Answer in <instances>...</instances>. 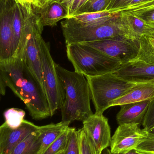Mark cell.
Returning <instances> with one entry per match:
<instances>
[{"mask_svg": "<svg viewBox=\"0 0 154 154\" xmlns=\"http://www.w3.org/2000/svg\"><path fill=\"white\" fill-rule=\"evenodd\" d=\"M120 29L127 38L137 40L144 35L146 23L137 16L127 11L118 13Z\"/></svg>", "mask_w": 154, "mask_h": 154, "instance_id": "obj_14", "label": "cell"}, {"mask_svg": "<svg viewBox=\"0 0 154 154\" xmlns=\"http://www.w3.org/2000/svg\"><path fill=\"white\" fill-rule=\"evenodd\" d=\"M154 99V82L138 85L111 102L110 107Z\"/></svg>", "mask_w": 154, "mask_h": 154, "instance_id": "obj_16", "label": "cell"}, {"mask_svg": "<svg viewBox=\"0 0 154 154\" xmlns=\"http://www.w3.org/2000/svg\"><path fill=\"white\" fill-rule=\"evenodd\" d=\"M61 26L66 45L102 40L119 36L125 37L120 29L118 13L112 19L102 23L87 24L70 18L61 22Z\"/></svg>", "mask_w": 154, "mask_h": 154, "instance_id": "obj_5", "label": "cell"}, {"mask_svg": "<svg viewBox=\"0 0 154 154\" xmlns=\"http://www.w3.org/2000/svg\"><path fill=\"white\" fill-rule=\"evenodd\" d=\"M82 44L101 51L122 65L134 59L138 50V39H129L121 36Z\"/></svg>", "mask_w": 154, "mask_h": 154, "instance_id": "obj_7", "label": "cell"}, {"mask_svg": "<svg viewBox=\"0 0 154 154\" xmlns=\"http://www.w3.org/2000/svg\"><path fill=\"white\" fill-rule=\"evenodd\" d=\"M49 1H58V0H49Z\"/></svg>", "mask_w": 154, "mask_h": 154, "instance_id": "obj_40", "label": "cell"}, {"mask_svg": "<svg viewBox=\"0 0 154 154\" xmlns=\"http://www.w3.org/2000/svg\"><path fill=\"white\" fill-rule=\"evenodd\" d=\"M145 1H146V0H132L128 4V5L125 8V9L123 11H125L126 10L128 9V8L135 6V5L144 2Z\"/></svg>", "mask_w": 154, "mask_h": 154, "instance_id": "obj_35", "label": "cell"}, {"mask_svg": "<svg viewBox=\"0 0 154 154\" xmlns=\"http://www.w3.org/2000/svg\"><path fill=\"white\" fill-rule=\"evenodd\" d=\"M131 13L143 20L146 24L154 22V7L142 11Z\"/></svg>", "mask_w": 154, "mask_h": 154, "instance_id": "obj_30", "label": "cell"}, {"mask_svg": "<svg viewBox=\"0 0 154 154\" xmlns=\"http://www.w3.org/2000/svg\"><path fill=\"white\" fill-rule=\"evenodd\" d=\"M85 77L96 109L95 113L100 114H103L105 110L110 107L112 101L136 86L154 82V79L125 80L117 77L113 73L97 76Z\"/></svg>", "mask_w": 154, "mask_h": 154, "instance_id": "obj_3", "label": "cell"}, {"mask_svg": "<svg viewBox=\"0 0 154 154\" xmlns=\"http://www.w3.org/2000/svg\"><path fill=\"white\" fill-rule=\"evenodd\" d=\"M59 76L65 92L62 107L61 122L70 124L73 121L83 122L93 115L91 108L89 87L86 77L57 65Z\"/></svg>", "mask_w": 154, "mask_h": 154, "instance_id": "obj_2", "label": "cell"}, {"mask_svg": "<svg viewBox=\"0 0 154 154\" xmlns=\"http://www.w3.org/2000/svg\"><path fill=\"white\" fill-rule=\"evenodd\" d=\"M88 1L89 0H58L57 1L66 8L68 13V18H70L74 16L79 9Z\"/></svg>", "mask_w": 154, "mask_h": 154, "instance_id": "obj_26", "label": "cell"}, {"mask_svg": "<svg viewBox=\"0 0 154 154\" xmlns=\"http://www.w3.org/2000/svg\"><path fill=\"white\" fill-rule=\"evenodd\" d=\"M135 150L143 153L154 154V138L148 137Z\"/></svg>", "mask_w": 154, "mask_h": 154, "instance_id": "obj_29", "label": "cell"}, {"mask_svg": "<svg viewBox=\"0 0 154 154\" xmlns=\"http://www.w3.org/2000/svg\"><path fill=\"white\" fill-rule=\"evenodd\" d=\"M38 131L29 136L9 154H42L41 143Z\"/></svg>", "mask_w": 154, "mask_h": 154, "instance_id": "obj_19", "label": "cell"}, {"mask_svg": "<svg viewBox=\"0 0 154 154\" xmlns=\"http://www.w3.org/2000/svg\"><path fill=\"white\" fill-rule=\"evenodd\" d=\"M6 87L0 74V94L2 96L5 95V92H6Z\"/></svg>", "mask_w": 154, "mask_h": 154, "instance_id": "obj_34", "label": "cell"}, {"mask_svg": "<svg viewBox=\"0 0 154 154\" xmlns=\"http://www.w3.org/2000/svg\"><path fill=\"white\" fill-rule=\"evenodd\" d=\"M57 154H65V151H63V152H60Z\"/></svg>", "mask_w": 154, "mask_h": 154, "instance_id": "obj_39", "label": "cell"}, {"mask_svg": "<svg viewBox=\"0 0 154 154\" xmlns=\"http://www.w3.org/2000/svg\"><path fill=\"white\" fill-rule=\"evenodd\" d=\"M119 154H146L145 153H143L139 152H137L136 150H131V151H129V152H128L125 153H122Z\"/></svg>", "mask_w": 154, "mask_h": 154, "instance_id": "obj_37", "label": "cell"}, {"mask_svg": "<svg viewBox=\"0 0 154 154\" xmlns=\"http://www.w3.org/2000/svg\"><path fill=\"white\" fill-rule=\"evenodd\" d=\"M116 14L111 13L107 11L98 12L87 13L77 14L71 18L87 24H97L106 22L112 19Z\"/></svg>", "mask_w": 154, "mask_h": 154, "instance_id": "obj_20", "label": "cell"}, {"mask_svg": "<svg viewBox=\"0 0 154 154\" xmlns=\"http://www.w3.org/2000/svg\"><path fill=\"white\" fill-rule=\"evenodd\" d=\"M39 127L24 119L19 128L12 129L4 122L0 126V154L10 153L29 136L38 131Z\"/></svg>", "mask_w": 154, "mask_h": 154, "instance_id": "obj_11", "label": "cell"}, {"mask_svg": "<svg viewBox=\"0 0 154 154\" xmlns=\"http://www.w3.org/2000/svg\"><path fill=\"white\" fill-rule=\"evenodd\" d=\"M142 125L146 130L154 128V99L150 102Z\"/></svg>", "mask_w": 154, "mask_h": 154, "instance_id": "obj_27", "label": "cell"}, {"mask_svg": "<svg viewBox=\"0 0 154 154\" xmlns=\"http://www.w3.org/2000/svg\"><path fill=\"white\" fill-rule=\"evenodd\" d=\"M71 128L69 127L62 134L45 150L42 154H57L60 152L65 151L67 145Z\"/></svg>", "mask_w": 154, "mask_h": 154, "instance_id": "obj_22", "label": "cell"}, {"mask_svg": "<svg viewBox=\"0 0 154 154\" xmlns=\"http://www.w3.org/2000/svg\"><path fill=\"white\" fill-rule=\"evenodd\" d=\"M48 1L49 0H34V4L32 6L36 8H42Z\"/></svg>", "mask_w": 154, "mask_h": 154, "instance_id": "obj_33", "label": "cell"}, {"mask_svg": "<svg viewBox=\"0 0 154 154\" xmlns=\"http://www.w3.org/2000/svg\"><path fill=\"white\" fill-rule=\"evenodd\" d=\"M33 8L43 27L56 26L59 21L68 17L66 8L57 1H49L42 8Z\"/></svg>", "mask_w": 154, "mask_h": 154, "instance_id": "obj_12", "label": "cell"}, {"mask_svg": "<svg viewBox=\"0 0 154 154\" xmlns=\"http://www.w3.org/2000/svg\"><path fill=\"white\" fill-rule=\"evenodd\" d=\"M137 124L119 125L111 137L110 152L113 154L125 153L135 150L148 137L144 128Z\"/></svg>", "mask_w": 154, "mask_h": 154, "instance_id": "obj_8", "label": "cell"}, {"mask_svg": "<svg viewBox=\"0 0 154 154\" xmlns=\"http://www.w3.org/2000/svg\"><path fill=\"white\" fill-rule=\"evenodd\" d=\"M132 0H110L106 11L111 13L122 11Z\"/></svg>", "mask_w": 154, "mask_h": 154, "instance_id": "obj_28", "label": "cell"}, {"mask_svg": "<svg viewBox=\"0 0 154 154\" xmlns=\"http://www.w3.org/2000/svg\"><path fill=\"white\" fill-rule=\"evenodd\" d=\"M82 128L93 143L96 154L110 146L111 137L108 119L103 114L95 113L82 122Z\"/></svg>", "mask_w": 154, "mask_h": 154, "instance_id": "obj_10", "label": "cell"}, {"mask_svg": "<svg viewBox=\"0 0 154 154\" xmlns=\"http://www.w3.org/2000/svg\"><path fill=\"white\" fill-rule=\"evenodd\" d=\"M16 2L23 7L31 6L34 4V0H15Z\"/></svg>", "mask_w": 154, "mask_h": 154, "instance_id": "obj_32", "label": "cell"}, {"mask_svg": "<svg viewBox=\"0 0 154 154\" xmlns=\"http://www.w3.org/2000/svg\"><path fill=\"white\" fill-rule=\"evenodd\" d=\"M70 124L60 122L39 127L38 133L41 143V153L57 139L69 127Z\"/></svg>", "mask_w": 154, "mask_h": 154, "instance_id": "obj_17", "label": "cell"}, {"mask_svg": "<svg viewBox=\"0 0 154 154\" xmlns=\"http://www.w3.org/2000/svg\"><path fill=\"white\" fill-rule=\"evenodd\" d=\"M148 133V137L154 138V128L149 130H146Z\"/></svg>", "mask_w": 154, "mask_h": 154, "instance_id": "obj_36", "label": "cell"}, {"mask_svg": "<svg viewBox=\"0 0 154 154\" xmlns=\"http://www.w3.org/2000/svg\"><path fill=\"white\" fill-rule=\"evenodd\" d=\"M65 154H80L78 131L71 128Z\"/></svg>", "mask_w": 154, "mask_h": 154, "instance_id": "obj_25", "label": "cell"}, {"mask_svg": "<svg viewBox=\"0 0 154 154\" xmlns=\"http://www.w3.org/2000/svg\"><path fill=\"white\" fill-rule=\"evenodd\" d=\"M109 1L110 0H89L79 9L75 15L106 11Z\"/></svg>", "mask_w": 154, "mask_h": 154, "instance_id": "obj_23", "label": "cell"}, {"mask_svg": "<svg viewBox=\"0 0 154 154\" xmlns=\"http://www.w3.org/2000/svg\"><path fill=\"white\" fill-rule=\"evenodd\" d=\"M78 131L80 154H96L93 143L83 128Z\"/></svg>", "mask_w": 154, "mask_h": 154, "instance_id": "obj_24", "label": "cell"}, {"mask_svg": "<svg viewBox=\"0 0 154 154\" xmlns=\"http://www.w3.org/2000/svg\"><path fill=\"white\" fill-rule=\"evenodd\" d=\"M150 102L146 100L121 105L116 116L118 124H142Z\"/></svg>", "mask_w": 154, "mask_h": 154, "instance_id": "obj_13", "label": "cell"}, {"mask_svg": "<svg viewBox=\"0 0 154 154\" xmlns=\"http://www.w3.org/2000/svg\"><path fill=\"white\" fill-rule=\"evenodd\" d=\"M40 55L42 70V80L51 117L60 109L65 99V92L52 58L50 46L42 37L40 41Z\"/></svg>", "mask_w": 154, "mask_h": 154, "instance_id": "obj_6", "label": "cell"}, {"mask_svg": "<svg viewBox=\"0 0 154 154\" xmlns=\"http://www.w3.org/2000/svg\"><path fill=\"white\" fill-rule=\"evenodd\" d=\"M138 50L136 57L128 63L154 66V38L143 35L138 39Z\"/></svg>", "mask_w": 154, "mask_h": 154, "instance_id": "obj_18", "label": "cell"}, {"mask_svg": "<svg viewBox=\"0 0 154 154\" xmlns=\"http://www.w3.org/2000/svg\"><path fill=\"white\" fill-rule=\"evenodd\" d=\"M144 35H148L154 38V22L146 24V29Z\"/></svg>", "mask_w": 154, "mask_h": 154, "instance_id": "obj_31", "label": "cell"}, {"mask_svg": "<svg viewBox=\"0 0 154 154\" xmlns=\"http://www.w3.org/2000/svg\"><path fill=\"white\" fill-rule=\"evenodd\" d=\"M0 74L6 87L23 101L33 119L51 117L46 95L22 58L0 63Z\"/></svg>", "mask_w": 154, "mask_h": 154, "instance_id": "obj_1", "label": "cell"}, {"mask_svg": "<svg viewBox=\"0 0 154 154\" xmlns=\"http://www.w3.org/2000/svg\"><path fill=\"white\" fill-rule=\"evenodd\" d=\"M0 98H1V97H0Z\"/></svg>", "mask_w": 154, "mask_h": 154, "instance_id": "obj_41", "label": "cell"}, {"mask_svg": "<svg viewBox=\"0 0 154 154\" xmlns=\"http://www.w3.org/2000/svg\"><path fill=\"white\" fill-rule=\"evenodd\" d=\"M66 53L75 71L85 76L113 73L122 66L118 60L82 43L66 45Z\"/></svg>", "mask_w": 154, "mask_h": 154, "instance_id": "obj_4", "label": "cell"}, {"mask_svg": "<svg viewBox=\"0 0 154 154\" xmlns=\"http://www.w3.org/2000/svg\"><path fill=\"white\" fill-rule=\"evenodd\" d=\"M25 116V111L23 109L16 108L9 109L4 113L5 123L10 128H18L22 124Z\"/></svg>", "mask_w": 154, "mask_h": 154, "instance_id": "obj_21", "label": "cell"}, {"mask_svg": "<svg viewBox=\"0 0 154 154\" xmlns=\"http://www.w3.org/2000/svg\"><path fill=\"white\" fill-rule=\"evenodd\" d=\"M14 0H0V63L7 62L14 57L12 29Z\"/></svg>", "mask_w": 154, "mask_h": 154, "instance_id": "obj_9", "label": "cell"}, {"mask_svg": "<svg viewBox=\"0 0 154 154\" xmlns=\"http://www.w3.org/2000/svg\"><path fill=\"white\" fill-rule=\"evenodd\" d=\"M101 154H113L110 152V150L108 148H106V149H104L102 151V153Z\"/></svg>", "mask_w": 154, "mask_h": 154, "instance_id": "obj_38", "label": "cell"}, {"mask_svg": "<svg viewBox=\"0 0 154 154\" xmlns=\"http://www.w3.org/2000/svg\"><path fill=\"white\" fill-rule=\"evenodd\" d=\"M117 77L126 81L154 79V66L140 63H128L113 72Z\"/></svg>", "mask_w": 154, "mask_h": 154, "instance_id": "obj_15", "label": "cell"}]
</instances>
